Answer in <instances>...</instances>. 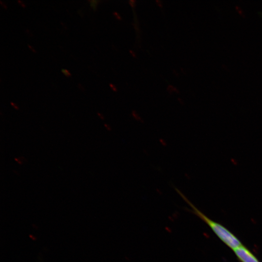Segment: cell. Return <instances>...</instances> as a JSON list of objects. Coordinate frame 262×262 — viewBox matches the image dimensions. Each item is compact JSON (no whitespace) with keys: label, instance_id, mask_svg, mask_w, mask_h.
Returning a JSON list of instances; mask_svg holds the SVG:
<instances>
[{"label":"cell","instance_id":"1","mask_svg":"<svg viewBox=\"0 0 262 262\" xmlns=\"http://www.w3.org/2000/svg\"><path fill=\"white\" fill-rule=\"evenodd\" d=\"M177 191L191 207V212L203 221L227 246L233 250L243 245L240 240L228 229L209 218L192 204L180 191L177 189Z\"/></svg>","mask_w":262,"mask_h":262},{"label":"cell","instance_id":"2","mask_svg":"<svg viewBox=\"0 0 262 262\" xmlns=\"http://www.w3.org/2000/svg\"><path fill=\"white\" fill-rule=\"evenodd\" d=\"M232 250L240 262H260L256 256L243 245Z\"/></svg>","mask_w":262,"mask_h":262},{"label":"cell","instance_id":"3","mask_svg":"<svg viewBox=\"0 0 262 262\" xmlns=\"http://www.w3.org/2000/svg\"><path fill=\"white\" fill-rule=\"evenodd\" d=\"M89 2H90V5L93 8V9L94 10H96V8H97V4H98V0H89Z\"/></svg>","mask_w":262,"mask_h":262},{"label":"cell","instance_id":"4","mask_svg":"<svg viewBox=\"0 0 262 262\" xmlns=\"http://www.w3.org/2000/svg\"><path fill=\"white\" fill-rule=\"evenodd\" d=\"M62 72L66 77H68L71 76V73L67 69H62Z\"/></svg>","mask_w":262,"mask_h":262},{"label":"cell","instance_id":"5","mask_svg":"<svg viewBox=\"0 0 262 262\" xmlns=\"http://www.w3.org/2000/svg\"><path fill=\"white\" fill-rule=\"evenodd\" d=\"M236 10L238 11V12H239L241 15H243V11H242V10L241 9L240 7H239L238 6H236Z\"/></svg>","mask_w":262,"mask_h":262},{"label":"cell","instance_id":"6","mask_svg":"<svg viewBox=\"0 0 262 262\" xmlns=\"http://www.w3.org/2000/svg\"><path fill=\"white\" fill-rule=\"evenodd\" d=\"M18 2L19 3V4L23 8H25V3L23 2V1H21V0H18Z\"/></svg>","mask_w":262,"mask_h":262},{"label":"cell","instance_id":"7","mask_svg":"<svg viewBox=\"0 0 262 262\" xmlns=\"http://www.w3.org/2000/svg\"><path fill=\"white\" fill-rule=\"evenodd\" d=\"M11 105L16 110H18V107L13 102H11Z\"/></svg>","mask_w":262,"mask_h":262},{"label":"cell","instance_id":"8","mask_svg":"<svg viewBox=\"0 0 262 262\" xmlns=\"http://www.w3.org/2000/svg\"><path fill=\"white\" fill-rule=\"evenodd\" d=\"M29 48L34 53L36 52L35 50L30 45H28Z\"/></svg>","mask_w":262,"mask_h":262},{"label":"cell","instance_id":"9","mask_svg":"<svg viewBox=\"0 0 262 262\" xmlns=\"http://www.w3.org/2000/svg\"><path fill=\"white\" fill-rule=\"evenodd\" d=\"M0 2L4 8L7 9V6L4 2H3L1 0L0 1Z\"/></svg>","mask_w":262,"mask_h":262}]
</instances>
